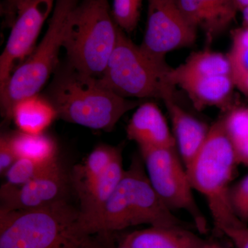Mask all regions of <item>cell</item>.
<instances>
[{"label":"cell","instance_id":"cell-1","mask_svg":"<svg viewBox=\"0 0 248 248\" xmlns=\"http://www.w3.org/2000/svg\"><path fill=\"white\" fill-rule=\"evenodd\" d=\"M143 166L141 156H134L102 211L83 228L84 234L91 236L144 224L184 226L155 192Z\"/></svg>","mask_w":248,"mask_h":248},{"label":"cell","instance_id":"cell-2","mask_svg":"<svg viewBox=\"0 0 248 248\" xmlns=\"http://www.w3.org/2000/svg\"><path fill=\"white\" fill-rule=\"evenodd\" d=\"M49 97L62 120L107 132L138 104L113 92L99 78L71 66L55 78Z\"/></svg>","mask_w":248,"mask_h":248},{"label":"cell","instance_id":"cell-3","mask_svg":"<svg viewBox=\"0 0 248 248\" xmlns=\"http://www.w3.org/2000/svg\"><path fill=\"white\" fill-rule=\"evenodd\" d=\"M79 210L65 202L0 211V248H97L79 226Z\"/></svg>","mask_w":248,"mask_h":248},{"label":"cell","instance_id":"cell-4","mask_svg":"<svg viewBox=\"0 0 248 248\" xmlns=\"http://www.w3.org/2000/svg\"><path fill=\"white\" fill-rule=\"evenodd\" d=\"M238 161L221 120L210 126L206 141L186 168L194 190L204 196L217 231L246 226L233 213L230 192Z\"/></svg>","mask_w":248,"mask_h":248},{"label":"cell","instance_id":"cell-5","mask_svg":"<svg viewBox=\"0 0 248 248\" xmlns=\"http://www.w3.org/2000/svg\"><path fill=\"white\" fill-rule=\"evenodd\" d=\"M120 28L108 0H82L67 24L63 48L69 66L99 78L113 52Z\"/></svg>","mask_w":248,"mask_h":248},{"label":"cell","instance_id":"cell-6","mask_svg":"<svg viewBox=\"0 0 248 248\" xmlns=\"http://www.w3.org/2000/svg\"><path fill=\"white\" fill-rule=\"evenodd\" d=\"M171 68L145 53L120 29L115 48L99 79L122 97L164 101L174 96L175 86L169 78Z\"/></svg>","mask_w":248,"mask_h":248},{"label":"cell","instance_id":"cell-7","mask_svg":"<svg viewBox=\"0 0 248 248\" xmlns=\"http://www.w3.org/2000/svg\"><path fill=\"white\" fill-rule=\"evenodd\" d=\"M79 2L80 0H56L42 42L14 70L4 89L0 91L1 113L6 120H11L16 103L40 93L56 68L67 24Z\"/></svg>","mask_w":248,"mask_h":248},{"label":"cell","instance_id":"cell-8","mask_svg":"<svg viewBox=\"0 0 248 248\" xmlns=\"http://www.w3.org/2000/svg\"><path fill=\"white\" fill-rule=\"evenodd\" d=\"M148 179L155 192L172 211L190 215L201 233L208 231V223L195 201L194 190L176 148H140Z\"/></svg>","mask_w":248,"mask_h":248},{"label":"cell","instance_id":"cell-9","mask_svg":"<svg viewBox=\"0 0 248 248\" xmlns=\"http://www.w3.org/2000/svg\"><path fill=\"white\" fill-rule=\"evenodd\" d=\"M197 35L174 0H148L146 29L140 46L151 58L166 62L168 53L190 46Z\"/></svg>","mask_w":248,"mask_h":248},{"label":"cell","instance_id":"cell-10","mask_svg":"<svg viewBox=\"0 0 248 248\" xmlns=\"http://www.w3.org/2000/svg\"><path fill=\"white\" fill-rule=\"evenodd\" d=\"M56 0H28L18 11L11 33L0 57V91L14 71L33 51L46 20L53 12Z\"/></svg>","mask_w":248,"mask_h":248},{"label":"cell","instance_id":"cell-11","mask_svg":"<svg viewBox=\"0 0 248 248\" xmlns=\"http://www.w3.org/2000/svg\"><path fill=\"white\" fill-rule=\"evenodd\" d=\"M70 183L60 166L19 187L1 186L0 211L32 210L65 202Z\"/></svg>","mask_w":248,"mask_h":248},{"label":"cell","instance_id":"cell-12","mask_svg":"<svg viewBox=\"0 0 248 248\" xmlns=\"http://www.w3.org/2000/svg\"><path fill=\"white\" fill-rule=\"evenodd\" d=\"M187 22L203 31L212 42L234 20L238 9L235 0H174Z\"/></svg>","mask_w":248,"mask_h":248},{"label":"cell","instance_id":"cell-13","mask_svg":"<svg viewBox=\"0 0 248 248\" xmlns=\"http://www.w3.org/2000/svg\"><path fill=\"white\" fill-rule=\"evenodd\" d=\"M126 134L128 140L136 142L140 148H176L167 120L153 102L137 108L127 125Z\"/></svg>","mask_w":248,"mask_h":248},{"label":"cell","instance_id":"cell-14","mask_svg":"<svg viewBox=\"0 0 248 248\" xmlns=\"http://www.w3.org/2000/svg\"><path fill=\"white\" fill-rule=\"evenodd\" d=\"M163 102L172 124L176 148L186 169L206 141L210 126L184 110L176 102L174 96Z\"/></svg>","mask_w":248,"mask_h":248},{"label":"cell","instance_id":"cell-15","mask_svg":"<svg viewBox=\"0 0 248 248\" xmlns=\"http://www.w3.org/2000/svg\"><path fill=\"white\" fill-rule=\"evenodd\" d=\"M176 86L185 91L198 110L217 107L227 111L234 107L232 100L235 85L232 76L190 78L179 81Z\"/></svg>","mask_w":248,"mask_h":248},{"label":"cell","instance_id":"cell-16","mask_svg":"<svg viewBox=\"0 0 248 248\" xmlns=\"http://www.w3.org/2000/svg\"><path fill=\"white\" fill-rule=\"evenodd\" d=\"M122 160L121 153L102 177L76 191L80 201L78 222L81 232L102 211L120 183L124 172Z\"/></svg>","mask_w":248,"mask_h":248},{"label":"cell","instance_id":"cell-17","mask_svg":"<svg viewBox=\"0 0 248 248\" xmlns=\"http://www.w3.org/2000/svg\"><path fill=\"white\" fill-rule=\"evenodd\" d=\"M206 244L184 226H151L127 234L121 244L129 248H204Z\"/></svg>","mask_w":248,"mask_h":248},{"label":"cell","instance_id":"cell-18","mask_svg":"<svg viewBox=\"0 0 248 248\" xmlns=\"http://www.w3.org/2000/svg\"><path fill=\"white\" fill-rule=\"evenodd\" d=\"M57 117L53 104L38 94L16 103L11 113V120L19 131L32 135L43 134Z\"/></svg>","mask_w":248,"mask_h":248},{"label":"cell","instance_id":"cell-19","mask_svg":"<svg viewBox=\"0 0 248 248\" xmlns=\"http://www.w3.org/2000/svg\"><path fill=\"white\" fill-rule=\"evenodd\" d=\"M216 76H231V63L227 54L209 50L192 53L180 66L171 68L169 73L175 87L182 80Z\"/></svg>","mask_w":248,"mask_h":248},{"label":"cell","instance_id":"cell-20","mask_svg":"<svg viewBox=\"0 0 248 248\" xmlns=\"http://www.w3.org/2000/svg\"><path fill=\"white\" fill-rule=\"evenodd\" d=\"M121 153L122 149L119 147L108 145H99L94 148L84 164L76 166L73 170L70 179L75 190L89 186L102 177Z\"/></svg>","mask_w":248,"mask_h":248},{"label":"cell","instance_id":"cell-21","mask_svg":"<svg viewBox=\"0 0 248 248\" xmlns=\"http://www.w3.org/2000/svg\"><path fill=\"white\" fill-rule=\"evenodd\" d=\"M7 136L17 159L24 158L40 163L58 159L56 143L44 133L32 135L18 131Z\"/></svg>","mask_w":248,"mask_h":248},{"label":"cell","instance_id":"cell-22","mask_svg":"<svg viewBox=\"0 0 248 248\" xmlns=\"http://www.w3.org/2000/svg\"><path fill=\"white\" fill-rule=\"evenodd\" d=\"M220 120L238 164L248 167V107L234 106Z\"/></svg>","mask_w":248,"mask_h":248},{"label":"cell","instance_id":"cell-23","mask_svg":"<svg viewBox=\"0 0 248 248\" xmlns=\"http://www.w3.org/2000/svg\"><path fill=\"white\" fill-rule=\"evenodd\" d=\"M231 37V46L227 55L232 78L235 88L248 97V28L235 29Z\"/></svg>","mask_w":248,"mask_h":248},{"label":"cell","instance_id":"cell-24","mask_svg":"<svg viewBox=\"0 0 248 248\" xmlns=\"http://www.w3.org/2000/svg\"><path fill=\"white\" fill-rule=\"evenodd\" d=\"M60 166L58 159L50 162L40 163L24 158H18L5 173L6 181L2 186L19 187L53 170Z\"/></svg>","mask_w":248,"mask_h":248},{"label":"cell","instance_id":"cell-25","mask_svg":"<svg viewBox=\"0 0 248 248\" xmlns=\"http://www.w3.org/2000/svg\"><path fill=\"white\" fill-rule=\"evenodd\" d=\"M141 4L142 0H113L112 16L124 32H132L137 27Z\"/></svg>","mask_w":248,"mask_h":248},{"label":"cell","instance_id":"cell-26","mask_svg":"<svg viewBox=\"0 0 248 248\" xmlns=\"http://www.w3.org/2000/svg\"><path fill=\"white\" fill-rule=\"evenodd\" d=\"M230 202L233 213L246 225L248 222V174L232 186Z\"/></svg>","mask_w":248,"mask_h":248},{"label":"cell","instance_id":"cell-27","mask_svg":"<svg viewBox=\"0 0 248 248\" xmlns=\"http://www.w3.org/2000/svg\"><path fill=\"white\" fill-rule=\"evenodd\" d=\"M17 159L7 135L0 139V172L4 174Z\"/></svg>","mask_w":248,"mask_h":248},{"label":"cell","instance_id":"cell-28","mask_svg":"<svg viewBox=\"0 0 248 248\" xmlns=\"http://www.w3.org/2000/svg\"><path fill=\"white\" fill-rule=\"evenodd\" d=\"M28 0H4L0 8L1 16L6 27H11L17 17L18 11Z\"/></svg>","mask_w":248,"mask_h":248},{"label":"cell","instance_id":"cell-29","mask_svg":"<svg viewBox=\"0 0 248 248\" xmlns=\"http://www.w3.org/2000/svg\"><path fill=\"white\" fill-rule=\"evenodd\" d=\"M226 235L236 248H248V227L228 228L222 232Z\"/></svg>","mask_w":248,"mask_h":248},{"label":"cell","instance_id":"cell-30","mask_svg":"<svg viewBox=\"0 0 248 248\" xmlns=\"http://www.w3.org/2000/svg\"><path fill=\"white\" fill-rule=\"evenodd\" d=\"M238 10L242 11L248 6V0H235Z\"/></svg>","mask_w":248,"mask_h":248},{"label":"cell","instance_id":"cell-31","mask_svg":"<svg viewBox=\"0 0 248 248\" xmlns=\"http://www.w3.org/2000/svg\"><path fill=\"white\" fill-rule=\"evenodd\" d=\"M243 20H244V27L248 28V6L243 9Z\"/></svg>","mask_w":248,"mask_h":248},{"label":"cell","instance_id":"cell-32","mask_svg":"<svg viewBox=\"0 0 248 248\" xmlns=\"http://www.w3.org/2000/svg\"><path fill=\"white\" fill-rule=\"evenodd\" d=\"M204 248H225L223 247H221V246H218V245L215 244H211V243L207 242V244H205V247Z\"/></svg>","mask_w":248,"mask_h":248},{"label":"cell","instance_id":"cell-33","mask_svg":"<svg viewBox=\"0 0 248 248\" xmlns=\"http://www.w3.org/2000/svg\"><path fill=\"white\" fill-rule=\"evenodd\" d=\"M116 248H129L127 247V246H124V245L120 244V246H119V247H117Z\"/></svg>","mask_w":248,"mask_h":248}]
</instances>
